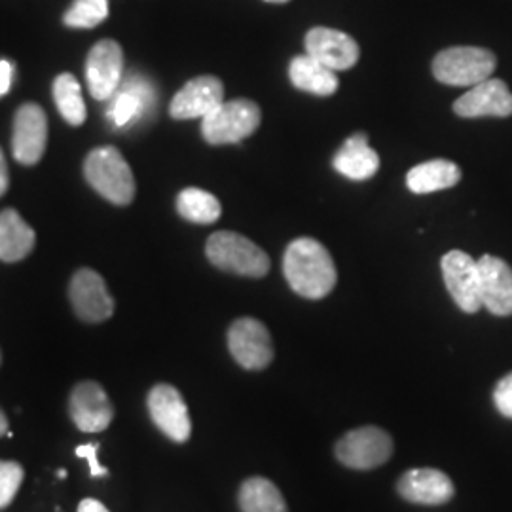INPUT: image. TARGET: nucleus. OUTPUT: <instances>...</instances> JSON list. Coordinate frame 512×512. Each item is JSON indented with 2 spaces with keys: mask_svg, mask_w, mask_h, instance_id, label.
<instances>
[{
  "mask_svg": "<svg viewBox=\"0 0 512 512\" xmlns=\"http://www.w3.org/2000/svg\"><path fill=\"white\" fill-rule=\"evenodd\" d=\"M393 456V439L380 427H361L346 433L336 444V458L349 469L370 471Z\"/></svg>",
  "mask_w": 512,
  "mask_h": 512,
  "instance_id": "423d86ee",
  "label": "nucleus"
},
{
  "mask_svg": "<svg viewBox=\"0 0 512 512\" xmlns=\"http://www.w3.org/2000/svg\"><path fill=\"white\" fill-rule=\"evenodd\" d=\"M238 499L241 512H289L279 488L262 476L245 480L239 488Z\"/></svg>",
  "mask_w": 512,
  "mask_h": 512,
  "instance_id": "5701e85b",
  "label": "nucleus"
},
{
  "mask_svg": "<svg viewBox=\"0 0 512 512\" xmlns=\"http://www.w3.org/2000/svg\"><path fill=\"white\" fill-rule=\"evenodd\" d=\"M23 476L25 471L16 461H0V511L14 501Z\"/></svg>",
  "mask_w": 512,
  "mask_h": 512,
  "instance_id": "cd10ccee",
  "label": "nucleus"
},
{
  "mask_svg": "<svg viewBox=\"0 0 512 512\" xmlns=\"http://www.w3.org/2000/svg\"><path fill=\"white\" fill-rule=\"evenodd\" d=\"M84 177L107 202L126 207L135 200V175L116 147L93 148L84 160Z\"/></svg>",
  "mask_w": 512,
  "mask_h": 512,
  "instance_id": "f03ea898",
  "label": "nucleus"
},
{
  "mask_svg": "<svg viewBox=\"0 0 512 512\" xmlns=\"http://www.w3.org/2000/svg\"><path fill=\"white\" fill-rule=\"evenodd\" d=\"M461 181V169L450 160H429L416 165L406 175V186L414 194H433L439 190L452 188Z\"/></svg>",
  "mask_w": 512,
  "mask_h": 512,
  "instance_id": "4be33fe9",
  "label": "nucleus"
},
{
  "mask_svg": "<svg viewBox=\"0 0 512 512\" xmlns=\"http://www.w3.org/2000/svg\"><path fill=\"white\" fill-rule=\"evenodd\" d=\"M8 427H10V421L6 418V414L0 410V437H4L8 433Z\"/></svg>",
  "mask_w": 512,
  "mask_h": 512,
  "instance_id": "72a5a7b5",
  "label": "nucleus"
},
{
  "mask_svg": "<svg viewBox=\"0 0 512 512\" xmlns=\"http://www.w3.org/2000/svg\"><path fill=\"white\" fill-rule=\"evenodd\" d=\"M283 274L294 293L321 300L332 293L338 272L327 247L313 238L294 239L283 256Z\"/></svg>",
  "mask_w": 512,
  "mask_h": 512,
  "instance_id": "f257e3e1",
  "label": "nucleus"
},
{
  "mask_svg": "<svg viewBox=\"0 0 512 512\" xmlns=\"http://www.w3.org/2000/svg\"><path fill=\"white\" fill-rule=\"evenodd\" d=\"M262 124V110L251 99L224 101L202 120L203 139L213 145H236L251 137Z\"/></svg>",
  "mask_w": 512,
  "mask_h": 512,
  "instance_id": "20e7f679",
  "label": "nucleus"
},
{
  "mask_svg": "<svg viewBox=\"0 0 512 512\" xmlns=\"http://www.w3.org/2000/svg\"><path fill=\"white\" fill-rule=\"evenodd\" d=\"M122 73H124L122 46L112 38L99 40L86 59V80H88V90L92 93L93 99L97 101L112 99L120 88Z\"/></svg>",
  "mask_w": 512,
  "mask_h": 512,
  "instance_id": "6e6552de",
  "label": "nucleus"
},
{
  "mask_svg": "<svg viewBox=\"0 0 512 512\" xmlns=\"http://www.w3.org/2000/svg\"><path fill=\"white\" fill-rule=\"evenodd\" d=\"M442 277L446 289L458 308L465 313H476L482 308L480 300V275H478V262L473 256L454 249L448 251L440 260Z\"/></svg>",
  "mask_w": 512,
  "mask_h": 512,
  "instance_id": "9d476101",
  "label": "nucleus"
},
{
  "mask_svg": "<svg viewBox=\"0 0 512 512\" xmlns=\"http://www.w3.org/2000/svg\"><path fill=\"white\" fill-rule=\"evenodd\" d=\"M12 74H14V65L6 59L0 61V95H6L10 92L12 86Z\"/></svg>",
  "mask_w": 512,
  "mask_h": 512,
  "instance_id": "7c9ffc66",
  "label": "nucleus"
},
{
  "mask_svg": "<svg viewBox=\"0 0 512 512\" xmlns=\"http://www.w3.org/2000/svg\"><path fill=\"white\" fill-rule=\"evenodd\" d=\"M148 414L154 425L167 439L183 444L192 435V421L188 406L177 387L169 384L154 385L148 393Z\"/></svg>",
  "mask_w": 512,
  "mask_h": 512,
  "instance_id": "1a4fd4ad",
  "label": "nucleus"
},
{
  "mask_svg": "<svg viewBox=\"0 0 512 512\" xmlns=\"http://www.w3.org/2000/svg\"><path fill=\"white\" fill-rule=\"evenodd\" d=\"M52 93H54L55 107L67 124L82 126L86 122L88 110H86L80 84L74 78V74L63 73L55 76Z\"/></svg>",
  "mask_w": 512,
  "mask_h": 512,
  "instance_id": "b1692460",
  "label": "nucleus"
},
{
  "mask_svg": "<svg viewBox=\"0 0 512 512\" xmlns=\"http://www.w3.org/2000/svg\"><path fill=\"white\" fill-rule=\"evenodd\" d=\"M289 78L296 90L319 97H330L340 88L336 73L308 54L294 57L289 65Z\"/></svg>",
  "mask_w": 512,
  "mask_h": 512,
  "instance_id": "412c9836",
  "label": "nucleus"
},
{
  "mask_svg": "<svg viewBox=\"0 0 512 512\" xmlns=\"http://www.w3.org/2000/svg\"><path fill=\"white\" fill-rule=\"evenodd\" d=\"M8 186H10V173H8V164H6L4 152L0 148V198L6 194Z\"/></svg>",
  "mask_w": 512,
  "mask_h": 512,
  "instance_id": "2f4dec72",
  "label": "nucleus"
},
{
  "mask_svg": "<svg viewBox=\"0 0 512 512\" xmlns=\"http://www.w3.org/2000/svg\"><path fill=\"white\" fill-rule=\"evenodd\" d=\"M482 306L497 317L512 315V268L497 256L484 255L478 260Z\"/></svg>",
  "mask_w": 512,
  "mask_h": 512,
  "instance_id": "f3484780",
  "label": "nucleus"
},
{
  "mask_svg": "<svg viewBox=\"0 0 512 512\" xmlns=\"http://www.w3.org/2000/svg\"><path fill=\"white\" fill-rule=\"evenodd\" d=\"M224 103V84L217 76L205 74L186 82L171 99L169 114L175 120L205 118Z\"/></svg>",
  "mask_w": 512,
  "mask_h": 512,
  "instance_id": "ddd939ff",
  "label": "nucleus"
},
{
  "mask_svg": "<svg viewBox=\"0 0 512 512\" xmlns=\"http://www.w3.org/2000/svg\"><path fill=\"white\" fill-rule=\"evenodd\" d=\"M266 2H274V4H283V2H289V0H266Z\"/></svg>",
  "mask_w": 512,
  "mask_h": 512,
  "instance_id": "c9c22d12",
  "label": "nucleus"
},
{
  "mask_svg": "<svg viewBox=\"0 0 512 512\" xmlns=\"http://www.w3.org/2000/svg\"><path fill=\"white\" fill-rule=\"evenodd\" d=\"M494 403L501 416L512 420V372L495 385Z\"/></svg>",
  "mask_w": 512,
  "mask_h": 512,
  "instance_id": "c85d7f7f",
  "label": "nucleus"
},
{
  "mask_svg": "<svg viewBox=\"0 0 512 512\" xmlns=\"http://www.w3.org/2000/svg\"><path fill=\"white\" fill-rule=\"evenodd\" d=\"M37 243L35 230L21 219L16 209H4L0 213V260L19 262L33 253Z\"/></svg>",
  "mask_w": 512,
  "mask_h": 512,
  "instance_id": "aec40b11",
  "label": "nucleus"
},
{
  "mask_svg": "<svg viewBox=\"0 0 512 512\" xmlns=\"http://www.w3.org/2000/svg\"><path fill=\"white\" fill-rule=\"evenodd\" d=\"M69 298L73 310L86 323H103L114 313V300L107 283L92 268H80L71 279Z\"/></svg>",
  "mask_w": 512,
  "mask_h": 512,
  "instance_id": "f8f14e48",
  "label": "nucleus"
},
{
  "mask_svg": "<svg viewBox=\"0 0 512 512\" xmlns=\"http://www.w3.org/2000/svg\"><path fill=\"white\" fill-rule=\"evenodd\" d=\"M69 412L74 425L84 433H101L114 418V406L110 403L109 395L97 382L74 385Z\"/></svg>",
  "mask_w": 512,
  "mask_h": 512,
  "instance_id": "4468645a",
  "label": "nucleus"
},
{
  "mask_svg": "<svg viewBox=\"0 0 512 512\" xmlns=\"http://www.w3.org/2000/svg\"><path fill=\"white\" fill-rule=\"evenodd\" d=\"M0 363H2V353H0Z\"/></svg>",
  "mask_w": 512,
  "mask_h": 512,
  "instance_id": "e433bc0d",
  "label": "nucleus"
},
{
  "mask_svg": "<svg viewBox=\"0 0 512 512\" xmlns=\"http://www.w3.org/2000/svg\"><path fill=\"white\" fill-rule=\"evenodd\" d=\"M97 448H99V444H82V446H78V448L74 450V454H76L78 458H84L88 461V465H90V475H92L93 478L109 475V471H107L105 467H101V463L97 461Z\"/></svg>",
  "mask_w": 512,
  "mask_h": 512,
  "instance_id": "c756f323",
  "label": "nucleus"
},
{
  "mask_svg": "<svg viewBox=\"0 0 512 512\" xmlns=\"http://www.w3.org/2000/svg\"><path fill=\"white\" fill-rule=\"evenodd\" d=\"M454 112L461 118H509L512 114V93L503 80L488 78L476 84L454 103Z\"/></svg>",
  "mask_w": 512,
  "mask_h": 512,
  "instance_id": "dca6fc26",
  "label": "nucleus"
},
{
  "mask_svg": "<svg viewBox=\"0 0 512 512\" xmlns=\"http://www.w3.org/2000/svg\"><path fill=\"white\" fill-rule=\"evenodd\" d=\"M495 65L497 59L490 50L476 46H456L437 54L433 59V74L440 84L473 88L494 74Z\"/></svg>",
  "mask_w": 512,
  "mask_h": 512,
  "instance_id": "39448f33",
  "label": "nucleus"
},
{
  "mask_svg": "<svg viewBox=\"0 0 512 512\" xmlns=\"http://www.w3.org/2000/svg\"><path fill=\"white\" fill-rule=\"evenodd\" d=\"M334 169L351 181H368L380 169V156L368 147V135L355 133L334 156Z\"/></svg>",
  "mask_w": 512,
  "mask_h": 512,
  "instance_id": "6ab92c4d",
  "label": "nucleus"
},
{
  "mask_svg": "<svg viewBox=\"0 0 512 512\" xmlns=\"http://www.w3.org/2000/svg\"><path fill=\"white\" fill-rule=\"evenodd\" d=\"M177 211L184 220L194 224H213L222 215L219 198L202 188H184L177 196Z\"/></svg>",
  "mask_w": 512,
  "mask_h": 512,
  "instance_id": "393cba45",
  "label": "nucleus"
},
{
  "mask_svg": "<svg viewBox=\"0 0 512 512\" xmlns=\"http://www.w3.org/2000/svg\"><path fill=\"white\" fill-rule=\"evenodd\" d=\"M109 18V0H74L63 23L71 29H93Z\"/></svg>",
  "mask_w": 512,
  "mask_h": 512,
  "instance_id": "bb28decb",
  "label": "nucleus"
},
{
  "mask_svg": "<svg viewBox=\"0 0 512 512\" xmlns=\"http://www.w3.org/2000/svg\"><path fill=\"white\" fill-rule=\"evenodd\" d=\"M397 490L406 501L416 505H431V507L448 503L456 494V488L450 476L439 469H429V467L406 471L397 482Z\"/></svg>",
  "mask_w": 512,
  "mask_h": 512,
  "instance_id": "a211bd4d",
  "label": "nucleus"
},
{
  "mask_svg": "<svg viewBox=\"0 0 512 512\" xmlns=\"http://www.w3.org/2000/svg\"><path fill=\"white\" fill-rule=\"evenodd\" d=\"M57 476H61V478H67V471H63V469H61V471H57Z\"/></svg>",
  "mask_w": 512,
  "mask_h": 512,
  "instance_id": "f704fd0d",
  "label": "nucleus"
},
{
  "mask_svg": "<svg viewBox=\"0 0 512 512\" xmlns=\"http://www.w3.org/2000/svg\"><path fill=\"white\" fill-rule=\"evenodd\" d=\"M306 54L330 71H348L359 61V44L353 38L329 27H313L304 40Z\"/></svg>",
  "mask_w": 512,
  "mask_h": 512,
  "instance_id": "2eb2a0df",
  "label": "nucleus"
},
{
  "mask_svg": "<svg viewBox=\"0 0 512 512\" xmlns=\"http://www.w3.org/2000/svg\"><path fill=\"white\" fill-rule=\"evenodd\" d=\"M228 349L245 370H264L274 361L272 336L264 323L253 317H241L228 330Z\"/></svg>",
  "mask_w": 512,
  "mask_h": 512,
  "instance_id": "0eeeda50",
  "label": "nucleus"
},
{
  "mask_svg": "<svg viewBox=\"0 0 512 512\" xmlns=\"http://www.w3.org/2000/svg\"><path fill=\"white\" fill-rule=\"evenodd\" d=\"M148 95H150V88L147 82L137 80V84H133V80H129L128 88L114 95V101L109 110L110 122L116 128L128 126L129 122H133L143 114V110L148 105Z\"/></svg>",
  "mask_w": 512,
  "mask_h": 512,
  "instance_id": "a878e982",
  "label": "nucleus"
},
{
  "mask_svg": "<svg viewBox=\"0 0 512 512\" xmlns=\"http://www.w3.org/2000/svg\"><path fill=\"white\" fill-rule=\"evenodd\" d=\"M48 143V118L38 103H25L14 116L12 154L21 165H37Z\"/></svg>",
  "mask_w": 512,
  "mask_h": 512,
  "instance_id": "9b49d317",
  "label": "nucleus"
},
{
  "mask_svg": "<svg viewBox=\"0 0 512 512\" xmlns=\"http://www.w3.org/2000/svg\"><path fill=\"white\" fill-rule=\"evenodd\" d=\"M205 255L222 272L255 279L268 274L272 266L264 249L236 232H215L207 239Z\"/></svg>",
  "mask_w": 512,
  "mask_h": 512,
  "instance_id": "7ed1b4c3",
  "label": "nucleus"
},
{
  "mask_svg": "<svg viewBox=\"0 0 512 512\" xmlns=\"http://www.w3.org/2000/svg\"><path fill=\"white\" fill-rule=\"evenodd\" d=\"M78 512H109V509H107L101 501L88 497V499L80 501V505H78Z\"/></svg>",
  "mask_w": 512,
  "mask_h": 512,
  "instance_id": "473e14b6",
  "label": "nucleus"
}]
</instances>
